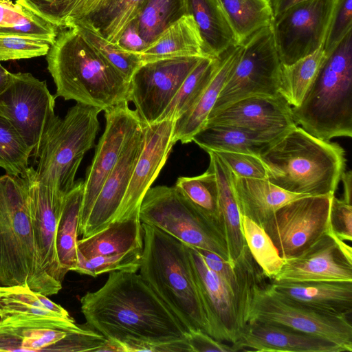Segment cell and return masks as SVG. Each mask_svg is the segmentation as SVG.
Segmentation results:
<instances>
[{"mask_svg": "<svg viewBox=\"0 0 352 352\" xmlns=\"http://www.w3.org/2000/svg\"><path fill=\"white\" fill-rule=\"evenodd\" d=\"M87 323L107 339L168 341L186 331L167 306L133 272H110L105 283L80 298Z\"/></svg>", "mask_w": 352, "mask_h": 352, "instance_id": "obj_1", "label": "cell"}, {"mask_svg": "<svg viewBox=\"0 0 352 352\" xmlns=\"http://www.w3.org/2000/svg\"><path fill=\"white\" fill-rule=\"evenodd\" d=\"M258 157L269 182L304 195H335L346 166L338 143L319 139L297 124L269 143Z\"/></svg>", "mask_w": 352, "mask_h": 352, "instance_id": "obj_2", "label": "cell"}, {"mask_svg": "<svg viewBox=\"0 0 352 352\" xmlns=\"http://www.w3.org/2000/svg\"><path fill=\"white\" fill-rule=\"evenodd\" d=\"M55 97L104 111L129 102L130 81L74 28L58 32L46 55Z\"/></svg>", "mask_w": 352, "mask_h": 352, "instance_id": "obj_3", "label": "cell"}, {"mask_svg": "<svg viewBox=\"0 0 352 352\" xmlns=\"http://www.w3.org/2000/svg\"><path fill=\"white\" fill-rule=\"evenodd\" d=\"M27 286L47 296L62 289L41 267L25 177H0V286Z\"/></svg>", "mask_w": 352, "mask_h": 352, "instance_id": "obj_4", "label": "cell"}, {"mask_svg": "<svg viewBox=\"0 0 352 352\" xmlns=\"http://www.w3.org/2000/svg\"><path fill=\"white\" fill-rule=\"evenodd\" d=\"M142 226L140 276L186 332L199 329L208 333L188 246L155 226L144 223Z\"/></svg>", "mask_w": 352, "mask_h": 352, "instance_id": "obj_5", "label": "cell"}, {"mask_svg": "<svg viewBox=\"0 0 352 352\" xmlns=\"http://www.w3.org/2000/svg\"><path fill=\"white\" fill-rule=\"evenodd\" d=\"M292 113L297 125L322 140L352 137V30L327 56Z\"/></svg>", "mask_w": 352, "mask_h": 352, "instance_id": "obj_6", "label": "cell"}, {"mask_svg": "<svg viewBox=\"0 0 352 352\" xmlns=\"http://www.w3.org/2000/svg\"><path fill=\"white\" fill-rule=\"evenodd\" d=\"M100 111L76 102L63 118L58 116L34 154L38 162L34 174L39 183L65 194L74 187L84 155L94 146Z\"/></svg>", "mask_w": 352, "mask_h": 352, "instance_id": "obj_7", "label": "cell"}, {"mask_svg": "<svg viewBox=\"0 0 352 352\" xmlns=\"http://www.w3.org/2000/svg\"><path fill=\"white\" fill-rule=\"evenodd\" d=\"M140 218L189 247L210 251L234 264L221 228L175 186L151 187L141 203Z\"/></svg>", "mask_w": 352, "mask_h": 352, "instance_id": "obj_8", "label": "cell"}, {"mask_svg": "<svg viewBox=\"0 0 352 352\" xmlns=\"http://www.w3.org/2000/svg\"><path fill=\"white\" fill-rule=\"evenodd\" d=\"M281 67L272 24L241 45L240 56L208 116L248 96L280 95Z\"/></svg>", "mask_w": 352, "mask_h": 352, "instance_id": "obj_9", "label": "cell"}, {"mask_svg": "<svg viewBox=\"0 0 352 352\" xmlns=\"http://www.w3.org/2000/svg\"><path fill=\"white\" fill-rule=\"evenodd\" d=\"M249 320L285 326L352 351V325L346 316L326 314L300 305L283 296L271 284L263 283L253 287Z\"/></svg>", "mask_w": 352, "mask_h": 352, "instance_id": "obj_10", "label": "cell"}, {"mask_svg": "<svg viewBox=\"0 0 352 352\" xmlns=\"http://www.w3.org/2000/svg\"><path fill=\"white\" fill-rule=\"evenodd\" d=\"M188 250L208 334L217 340L234 344L248 322L251 300L236 293L209 268L196 248L188 246Z\"/></svg>", "mask_w": 352, "mask_h": 352, "instance_id": "obj_11", "label": "cell"}, {"mask_svg": "<svg viewBox=\"0 0 352 352\" xmlns=\"http://www.w3.org/2000/svg\"><path fill=\"white\" fill-rule=\"evenodd\" d=\"M55 99L45 81L30 73H11L6 88L0 94V114L16 128L34 154L58 118Z\"/></svg>", "mask_w": 352, "mask_h": 352, "instance_id": "obj_12", "label": "cell"}, {"mask_svg": "<svg viewBox=\"0 0 352 352\" xmlns=\"http://www.w3.org/2000/svg\"><path fill=\"white\" fill-rule=\"evenodd\" d=\"M333 195L296 199L279 208L262 227L282 258L301 254L328 234Z\"/></svg>", "mask_w": 352, "mask_h": 352, "instance_id": "obj_13", "label": "cell"}, {"mask_svg": "<svg viewBox=\"0 0 352 352\" xmlns=\"http://www.w3.org/2000/svg\"><path fill=\"white\" fill-rule=\"evenodd\" d=\"M336 0H304L272 23L283 65H290L323 47Z\"/></svg>", "mask_w": 352, "mask_h": 352, "instance_id": "obj_14", "label": "cell"}, {"mask_svg": "<svg viewBox=\"0 0 352 352\" xmlns=\"http://www.w3.org/2000/svg\"><path fill=\"white\" fill-rule=\"evenodd\" d=\"M201 58H165L144 63L138 67L130 79L129 102L135 104L143 122L151 124L157 121Z\"/></svg>", "mask_w": 352, "mask_h": 352, "instance_id": "obj_15", "label": "cell"}, {"mask_svg": "<svg viewBox=\"0 0 352 352\" xmlns=\"http://www.w3.org/2000/svg\"><path fill=\"white\" fill-rule=\"evenodd\" d=\"M105 128L86 172L78 235L86 225L101 188L116 165L122 149L142 120L136 111L122 102L104 110Z\"/></svg>", "mask_w": 352, "mask_h": 352, "instance_id": "obj_16", "label": "cell"}, {"mask_svg": "<svg viewBox=\"0 0 352 352\" xmlns=\"http://www.w3.org/2000/svg\"><path fill=\"white\" fill-rule=\"evenodd\" d=\"M24 177L28 184L32 226L41 267L48 278L62 285L65 276L57 256L56 234L65 194L39 183L32 167L29 168Z\"/></svg>", "mask_w": 352, "mask_h": 352, "instance_id": "obj_17", "label": "cell"}, {"mask_svg": "<svg viewBox=\"0 0 352 352\" xmlns=\"http://www.w3.org/2000/svg\"><path fill=\"white\" fill-rule=\"evenodd\" d=\"M174 122V120H164L147 124L142 122L144 146L113 221L140 212L144 195L158 176L175 145Z\"/></svg>", "mask_w": 352, "mask_h": 352, "instance_id": "obj_18", "label": "cell"}, {"mask_svg": "<svg viewBox=\"0 0 352 352\" xmlns=\"http://www.w3.org/2000/svg\"><path fill=\"white\" fill-rule=\"evenodd\" d=\"M81 329L74 320L10 316L0 319V351L64 352L65 338Z\"/></svg>", "mask_w": 352, "mask_h": 352, "instance_id": "obj_19", "label": "cell"}, {"mask_svg": "<svg viewBox=\"0 0 352 352\" xmlns=\"http://www.w3.org/2000/svg\"><path fill=\"white\" fill-rule=\"evenodd\" d=\"M283 258V267L274 280L352 282V260L329 234L301 254Z\"/></svg>", "mask_w": 352, "mask_h": 352, "instance_id": "obj_20", "label": "cell"}, {"mask_svg": "<svg viewBox=\"0 0 352 352\" xmlns=\"http://www.w3.org/2000/svg\"><path fill=\"white\" fill-rule=\"evenodd\" d=\"M144 140V129L142 122L125 144L116 165L105 179L80 234L82 237L102 230L113 221L142 150Z\"/></svg>", "mask_w": 352, "mask_h": 352, "instance_id": "obj_21", "label": "cell"}, {"mask_svg": "<svg viewBox=\"0 0 352 352\" xmlns=\"http://www.w3.org/2000/svg\"><path fill=\"white\" fill-rule=\"evenodd\" d=\"M206 124L278 133L296 124L292 107L280 95H255L242 98L208 116Z\"/></svg>", "mask_w": 352, "mask_h": 352, "instance_id": "obj_22", "label": "cell"}, {"mask_svg": "<svg viewBox=\"0 0 352 352\" xmlns=\"http://www.w3.org/2000/svg\"><path fill=\"white\" fill-rule=\"evenodd\" d=\"M236 351L344 352L343 346L328 340L285 326L249 320L239 341L232 344Z\"/></svg>", "mask_w": 352, "mask_h": 352, "instance_id": "obj_23", "label": "cell"}, {"mask_svg": "<svg viewBox=\"0 0 352 352\" xmlns=\"http://www.w3.org/2000/svg\"><path fill=\"white\" fill-rule=\"evenodd\" d=\"M146 0H83L69 25H81L107 41L117 43L126 26L137 19Z\"/></svg>", "mask_w": 352, "mask_h": 352, "instance_id": "obj_24", "label": "cell"}, {"mask_svg": "<svg viewBox=\"0 0 352 352\" xmlns=\"http://www.w3.org/2000/svg\"><path fill=\"white\" fill-rule=\"evenodd\" d=\"M271 285L286 298L316 311L346 316L352 311V282L273 280Z\"/></svg>", "mask_w": 352, "mask_h": 352, "instance_id": "obj_25", "label": "cell"}, {"mask_svg": "<svg viewBox=\"0 0 352 352\" xmlns=\"http://www.w3.org/2000/svg\"><path fill=\"white\" fill-rule=\"evenodd\" d=\"M232 185L239 214L261 227L282 206L307 196L286 191L266 179L238 177L232 174Z\"/></svg>", "mask_w": 352, "mask_h": 352, "instance_id": "obj_26", "label": "cell"}, {"mask_svg": "<svg viewBox=\"0 0 352 352\" xmlns=\"http://www.w3.org/2000/svg\"><path fill=\"white\" fill-rule=\"evenodd\" d=\"M241 45L229 48L220 57L219 64L208 85L196 103L174 122L173 141L182 144L192 142V137L206 124L224 83L236 64Z\"/></svg>", "mask_w": 352, "mask_h": 352, "instance_id": "obj_27", "label": "cell"}, {"mask_svg": "<svg viewBox=\"0 0 352 352\" xmlns=\"http://www.w3.org/2000/svg\"><path fill=\"white\" fill-rule=\"evenodd\" d=\"M139 56L142 63L176 57H211L190 14L168 26Z\"/></svg>", "mask_w": 352, "mask_h": 352, "instance_id": "obj_28", "label": "cell"}, {"mask_svg": "<svg viewBox=\"0 0 352 352\" xmlns=\"http://www.w3.org/2000/svg\"><path fill=\"white\" fill-rule=\"evenodd\" d=\"M140 212L111 222L102 230L77 241L76 249L87 258L143 248Z\"/></svg>", "mask_w": 352, "mask_h": 352, "instance_id": "obj_29", "label": "cell"}, {"mask_svg": "<svg viewBox=\"0 0 352 352\" xmlns=\"http://www.w3.org/2000/svg\"><path fill=\"white\" fill-rule=\"evenodd\" d=\"M206 152L210 156L209 167L214 171L217 179L220 221L230 258L234 263L247 244L241 230L240 214L232 185V174L215 152Z\"/></svg>", "mask_w": 352, "mask_h": 352, "instance_id": "obj_30", "label": "cell"}, {"mask_svg": "<svg viewBox=\"0 0 352 352\" xmlns=\"http://www.w3.org/2000/svg\"><path fill=\"white\" fill-rule=\"evenodd\" d=\"M283 133L206 124L192 137V141L205 151L239 152L258 157L269 143Z\"/></svg>", "mask_w": 352, "mask_h": 352, "instance_id": "obj_31", "label": "cell"}, {"mask_svg": "<svg viewBox=\"0 0 352 352\" xmlns=\"http://www.w3.org/2000/svg\"><path fill=\"white\" fill-rule=\"evenodd\" d=\"M190 14L208 54L219 58L236 45L234 34L217 0H187Z\"/></svg>", "mask_w": 352, "mask_h": 352, "instance_id": "obj_32", "label": "cell"}, {"mask_svg": "<svg viewBox=\"0 0 352 352\" xmlns=\"http://www.w3.org/2000/svg\"><path fill=\"white\" fill-rule=\"evenodd\" d=\"M83 194L84 181H76L74 187L65 195L58 221L56 247L60 266L65 276L77 263L76 243Z\"/></svg>", "mask_w": 352, "mask_h": 352, "instance_id": "obj_33", "label": "cell"}, {"mask_svg": "<svg viewBox=\"0 0 352 352\" xmlns=\"http://www.w3.org/2000/svg\"><path fill=\"white\" fill-rule=\"evenodd\" d=\"M234 36L241 45L257 30L273 23L270 0H217Z\"/></svg>", "mask_w": 352, "mask_h": 352, "instance_id": "obj_34", "label": "cell"}, {"mask_svg": "<svg viewBox=\"0 0 352 352\" xmlns=\"http://www.w3.org/2000/svg\"><path fill=\"white\" fill-rule=\"evenodd\" d=\"M17 314L74 320L47 296L22 285L9 287L0 299V319Z\"/></svg>", "mask_w": 352, "mask_h": 352, "instance_id": "obj_35", "label": "cell"}, {"mask_svg": "<svg viewBox=\"0 0 352 352\" xmlns=\"http://www.w3.org/2000/svg\"><path fill=\"white\" fill-rule=\"evenodd\" d=\"M327 58L323 47L281 67L279 94L292 107L299 106Z\"/></svg>", "mask_w": 352, "mask_h": 352, "instance_id": "obj_36", "label": "cell"}, {"mask_svg": "<svg viewBox=\"0 0 352 352\" xmlns=\"http://www.w3.org/2000/svg\"><path fill=\"white\" fill-rule=\"evenodd\" d=\"M220 62V57H204L189 73L175 96L157 122L175 121L197 101L212 78Z\"/></svg>", "mask_w": 352, "mask_h": 352, "instance_id": "obj_37", "label": "cell"}, {"mask_svg": "<svg viewBox=\"0 0 352 352\" xmlns=\"http://www.w3.org/2000/svg\"><path fill=\"white\" fill-rule=\"evenodd\" d=\"M0 33L35 36L52 45L58 31L56 26L22 4L12 0H0Z\"/></svg>", "mask_w": 352, "mask_h": 352, "instance_id": "obj_38", "label": "cell"}, {"mask_svg": "<svg viewBox=\"0 0 352 352\" xmlns=\"http://www.w3.org/2000/svg\"><path fill=\"white\" fill-rule=\"evenodd\" d=\"M186 14H189L187 0H146L138 17L140 34L148 45Z\"/></svg>", "mask_w": 352, "mask_h": 352, "instance_id": "obj_39", "label": "cell"}, {"mask_svg": "<svg viewBox=\"0 0 352 352\" xmlns=\"http://www.w3.org/2000/svg\"><path fill=\"white\" fill-rule=\"evenodd\" d=\"M175 187L223 232L218 210L217 179L210 167L198 176L178 177Z\"/></svg>", "mask_w": 352, "mask_h": 352, "instance_id": "obj_40", "label": "cell"}, {"mask_svg": "<svg viewBox=\"0 0 352 352\" xmlns=\"http://www.w3.org/2000/svg\"><path fill=\"white\" fill-rule=\"evenodd\" d=\"M242 232L248 249L265 277L274 279L280 271L283 258L264 229L241 215Z\"/></svg>", "mask_w": 352, "mask_h": 352, "instance_id": "obj_41", "label": "cell"}, {"mask_svg": "<svg viewBox=\"0 0 352 352\" xmlns=\"http://www.w3.org/2000/svg\"><path fill=\"white\" fill-rule=\"evenodd\" d=\"M32 152L16 128L0 114V167L8 174L24 177Z\"/></svg>", "mask_w": 352, "mask_h": 352, "instance_id": "obj_42", "label": "cell"}, {"mask_svg": "<svg viewBox=\"0 0 352 352\" xmlns=\"http://www.w3.org/2000/svg\"><path fill=\"white\" fill-rule=\"evenodd\" d=\"M142 249H136L118 254L85 258L77 250V263L72 271L96 277L116 271L137 272L140 268Z\"/></svg>", "mask_w": 352, "mask_h": 352, "instance_id": "obj_43", "label": "cell"}, {"mask_svg": "<svg viewBox=\"0 0 352 352\" xmlns=\"http://www.w3.org/2000/svg\"><path fill=\"white\" fill-rule=\"evenodd\" d=\"M71 28H76L96 50L129 81L135 72L142 64L139 54L128 52L117 43L107 41L88 28L78 24Z\"/></svg>", "mask_w": 352, "mask_h": 352, "instance_id": "obj_44", "label": "cell"}, {"mask_svg": "<svg viewBox=\"0 0 352 352\" xmlns=\"http://www.w3.org/2000/svg\"><path fill=\"white\" fill-rule=\"evenodd\" d=\"M50 46L49 42L35 36L0 33V61L46 56Z\"/></svg>", "mask_w": 352, "mask_h": 352, "instance_id": "obj_45", "label": "cell"}, {"mask_svg": "<svg viewBox=\"0 0 352 352\" xmlns=\"http://www.w3.org/2000/svg\"><path fill=\"white\" fill-rule=\"evenodd\" d=\"M83 0H16L57 28H67Z\"/></svg>", "mask_w": 352, "mask_h": 352, "instance_id": "obj_46", "label": "cell"}, {"mask_svg": "<svg viewBox=\"0 0 352 352\" xmlns=\"http://www.w3.org/2000/svg\"><path fill=\"white\" fill-rule=\"evenodd\" d=\"M352 30V0H336L328 32L323 45L327 56Z\"/></svg>", "mask_w": 352, "mask_h": 352, "instance_id": "obj_47", "label": "cell"}, {"mask_svg": "<svg viewBox=\"0 0 352 352\" xmlns=\"http://www.w3.org/2000/svg\"><path fill=\"white\" fill-rule=\"evenodd\" d=\"M214 152L236 177L267 179L266 168L257 155L239 152Z\"/></svg>", "mask_w": 352, "mask_h": 352, "instance_id": "obj_48", "label": "cell"}, {"mask_svg": "<svg viewBox=\"0 0 352 352\" xmlns=\"http://www.w3.org/2000/svg\"><path fill=\"white\" fill-rule=\"evenodd\" d=\"M328 233L344 241L352 240V206L335 195L331 198Z\"/></svg>", "mask_w": 352, "mask_h": 352, "instance_id": "obj_49", "label": "cell"}, {"mask_svg": "<svg viewBox=\"0 0 352 352\" xmlns=\"http://www.w3.org/2000/svg\"><path fill=\"white\" fill-rule=\"evenodd\" d=\"M121 342L124 352H191L186 338L158 342L127 340Z\"/></svg>", "mask_w": 352, "mask_h": 352, "instance_id": "obj_50", "label": "cell"}, {"mask_svg": "<svg viewBox=\"0 0 352 352\" xmlns=\"http://www.w3.org/2000/svg\"><path fill=\"white\" fill-rule=\"evenodd\" d=\"M186 340L191 352H233V346H230L217 340L201 330H191L186 332Z\"/></svg>", "mask_w": 352, "mask_h": 352, "instance_id": "obj_51", "label": "cell"}, {"mask_svg": "<svg viewBox=\"0 0 352 352\" xmlns=\"http://www.w3.org/2000/svg\"><path fill=\"white\" fill-rule=\"evenodd\" d=\"M117 44L124 50L137 54L148 47L140 34L138 18L126 26Z\"/></svg>", "mask_w": 352, "mask_h": 352, "instance_id": "obj_52", "label": "cell"}, {"mask_svg": "<svg viewBox=\"0 0 352 352\" xmlns=\"http://www.w3.org/2000/svg\"><path fill=\"white\" fill-rule=\"evenodd\" d=\"M304 0H271L274 18L276 19L292 6Z\"/></svg>", "mask_w": 352, "mask_h": 352, "instance_id": "obj_53", "label": "cell"}, {"mask_svg": "<svg viewBox=\"0 0 352 352\" xmlns=\"http://www.w3.org/2000/svg\"><path fill=\"white\" fill-rule=\"evenodd\" d=\"M343 184L344 193L343 199L345 202L351 204L352 199V173L351 170L344 171L342 176L341 179Z\"/></svg>", "mask_w": 352, "mask_h": 352, "instance_id": "obj_54", "label": "cell"}, {"mask_svg": "<svg viewBox=\"0 0 352 352\" xmlns=\"http://www.w3.org/2000/svg\"><path fill=\"white\" fill-rule=\"evenodd\" d=\"M96 352H124V348L120 341L106 338Z\"/></svg>", "mask_w": 352, "mask_h": 352, "instance_id": "obj_55", "label": "cell"}, {"mask_svg": "<svg viewBox=\"0 0 352 352\" xmlns=\"http://www.w3.org/2000/svg\"><path fill=\"white\" fill-rule=\"evenodd\" d=\"M11 73L0 64V94L6 88L10 78Z\"/></svg>", "mask_w": 352, "mask_h": 352, "instance_id": "obj_56", "label": "cell"}, {"mask_svg": "<svg viewBox=\"0 0 352 352\" xmlns=\"http://www.w3.org/2000/svg\"><path fill=\"white\" fill-rule=\"evenodd\" d=\"M9 287L0 286V299L3 295L8 291Z\"/></svg>", "mask_w": 352, "mask_h": 352, "instance_id": "obj_57", "label": "cell"}, {"mask_svg": "<svg viewBox=\"0 0 352 352\" xmlns=\"http://www.w3.org/2000/svg\"><path fill=\"white\" fill-rule=\"evenodd\" d=\"M271 1V0H270Z\"/></svg>", "mask_w": 352, "mask_h": 352, "instance_id": "obj_58", "label": "cell"}]
</instances>
